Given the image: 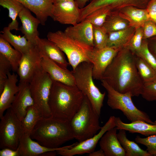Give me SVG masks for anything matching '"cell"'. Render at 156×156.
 <instances>
[{"label":"cell","instance_id":"obj_1","mask_svg":"<svg viewBox=\"0 0 156 156\" xmlns=\"http://www.w3.org/2000/svg\"><path fill=\"white\" fill-rule=\"evenodd\" d=\"M136 56L127 48L122 49L106 69L101 80L120 93L129 92L132 97L139 96L144 83L136 67Z\"/></svg>","mask_w":156,"mask_h":156},{"label":"cell","instance_id":"obj_2","mask_svg":"<svg viewBox=\"0 0 156 156\" xmlns=\"http://www.w3.org/2000/svg\"><path fill=\"white\" fill-rule=\"evenodd\" d=\"M84 96L76 85L53 80L48 101L51 116L70 122L80 108Z\"/></svg>","mask_w":156,"mask_h":156},{"label":"cell","instance_id":"obj_3","mask_svg":"<svg viewBox=\"0 0 156 156\" xmlns=\"http://www.w3.org/2000/svg\"><path fill=\"white\" fill-rule=\"evenodd\" d=\"M30 136L41 145L55 148L75 139L69 122L52 116L42 117L34 128Z\"/></svg>","mask_w":156,"mask_h":156},{"label":"cell","instance_id":"obj_4","mask_svg":"<svg viewBox=\"0 0 156 156\" xmlns=\"http://www.w3.org/2000/svg\"><path fill=\"white\" fill-rule=\"evenodd\" d=\"M99 116L84 96L80 108L70 122L75 139L80 142L95 135L101 127Z\"/></svg>","mask_w":156,"mask_h":156},{"label":"cell","instance_id":"obj_5","mask_svg":"<svg viewBox=\"0 0 156 156\" xmlns=\"http://www.w3.org/2000/svg\"><path fill=\"white\" fill-rule=\"evenodd\" d=\"M93 67L91 62H83L72 71L76 85L88 98L94 109L100 115L106 94L105 92L102 93L93 81Z\"/></svg>","mask_w":156,"mask_h":156},{"label":"cell","instance_id":"obj_6","mask_svg":"<svg viewBox=\"0 0 156 156\" xmlns=\"http://www.w3.org/2000/svg\"><path fill=\"white\" fill-rule=\"evenodd\" d=\"M47 37L55 43L66 55L73 70L82 62H90L89 55L93 47L70 38L64 31L60 30L49 32Z\"/></svg>","mask_w":156,"mask_h":156},{"label":"cell","instance_id":"obj_7","mask_svg":"<svg viewBox=\"0 0 156 156\" xmlns=\"http://www.w3.org/2000/svg\"><path fill=\"white\" fill-rule=\"evenodd\" d=\"M53 82L49 75L43 70L40 64L29 83L34 106L40 111L43 117L51 116L48 101Z\"/></svg>","mask_w":156,"mask_h":156},{"label":"cell","instance_id":"obj_8","mask_svg":"<svg viewBox=\"0 0 156 156\" xmlns=\"http://www.w3.org/2000/svg\"><path fill=\"white\" fill-rule=\"evenodd\" d=\"M101 81L102 85L107 92V104L112 109L121 111L131 122L141 120L150 124L154 123L146 113L139 110L135 105L130 93H120L115 90L104 80H101Z\"/></svg>","mask_w":156,"mask_h":156},{"label":"cell","instance_id":"obj_9","mask_svg":"<svg viewBox=\"0 0 156 156\" xmlns=\"http://www.w3.org/2000/svg\"><path fill=\"white\" fill-rule=\"evenodd\" d=\"M0 119V148L17 149L24 133L21 121L10 108Z\"/></svg>","mask_w":156,"mask_h":156},{"label":"cell","instance_id":"obj_10","mask_svg":"<svg viewBox=\"0 0 156 156\" xmlns=\"http://www.w3.org/2000/svg\"><path fill=\"white\" fill-rule=\"evenodd\" d=\"M115 118L111 116L99 132L94 136L84 141L64 146L56 151L57 154L63 156H73L86 153L88 154L95 150L96 145L103 135L108 130L116 127Z\"/></svg>","mask_w":156,"mask_h":156},{"label":"cell","instance_id":"obj_11","mask_svg":"<svg viewBox=\"0 0 156 156\" xmlns=\"http://www.w3.org/2000/svg\"><path fill=\"white\" fill-rule=\"evenodd\" d=\"M121 49L108 47L102 48L93 47L89 53V57L93 65L92 75L94 79H102L106 69Z\"/></svg>","mask_w":156,"mask_h":156},{"label":"cell","instance_id":"obj_12","mask_svg":"<svg viewBox=\"0 0 156 156\" xmlns=\"http://www.w3.org/2000/svg\"><path fill=\"white\" fill-rule=\"evenodd\" d=\"M42 54L37 45H34L23 54L17 73L20 83H29L37 68L40 64Z\"/></svg>","mask_w":156,"mask_h":156},{"label":"cell","instance_id":"obj_13","mask_svg":"<svg viewBox=\"0 0 156 156\" xmlns=\"http://www.w3.org/2000/svg\"><path fill=\"white\" fill-rule=\"evenodd\" d=\"M80 10L74 0L61 1L53 3L51 17L61 24L74 25L78 23Z\"/></svg>","mask_w":156,"mask_h":156},{"label":"cell","instance_id":"obj_14","mask_svg":"<svg viewBox=\"0 0 156 156\" xmlns=\"http://www.w3.org/2000/svg\"><path fill=\"white\" fill-rule=\"evenodd\" d=\"M40 65L53 80L69 85H76L72 71L62 68L46 55L42 54Z\"/></svg>","mask_w":156,"mask_h":156},{"label":"cell","instance_id":"obj_15","mask_svg":"<svg viewBox=\"0 0 156 156\" xmlns=\"http://www.w3.org/2000/svg\"><path fill=\"white\" fill-rule=\"evenodd\" d=\"M19 89L15 96L10 108L21 121L25 116L27 108L34 105L29 83H19Z\"/></svg>","mask_w":156,"mask_h":156},{"label":"cell","instance_id":"obj_16","mask_svg":"<svg viewBox=\"0 0 156 156\" xmlns=\"http://www.w3.org/2000/svg\"><path fill=\"white\" fill-rule=\"evenodd\" d=\"M18 16L22 23L19 30L30 43L36 45L37 39L39 37L38 28L40 24V21L36 17L33 16L30 11L25 7L21 11Z\"/></svg>","mask_w":156,"mask_h":156},{"label":"cell","instance_id":"obj_17","mask_svg":"<svg viewBox=\"0 0 156 156\" xmlns=\"http://www.w3.org/2000/svg\"><path fill=\"white\" fill-rule=\"evenodd\" d=\"M18 75L14 73L9 72L4 87L0 94V118L4 115V112L11 107L15 95L19 89L17 85Z\"/></svg>","mask_w":156,"mask_h":156},{"label":"cell","instance_id":"obj_18","mask_svg":"<svg viewBox=\"0 0 156 156\" xmlns=\"http://www.w3.org/2000/svg\"><path fill=\"white\" fill-rule=\"evenodd\" d=\"M36 45L42 54L46 55L62 68L68 69L69 64L66 61L64 53L54 42L48 38L39 37Z\"/></svg>","mask_w":156,"mask_h":156},{"label":"cell","instance_id":"obj_19","mask_svg":"<svg viewBox=\"0 0 156 156\" xmlns=\"http://www.w3.org/2000/svg\"><path fill=\"white\" fill-rule=\"evenodd\" d=\"M64 32L70 38L92 47H94L93 25L83 20L67 27Z\"/></svg>","mask_w":156,"mask_h":156},{"label":"cell","instance_id":"obj_20","mask_svg":"<svg viewBox=\"0 0 156 156\" xmlns=\"http://www.w3.org/2000/svg\"><path fill=\"white\" fill-rule=\"evenodd\" d=\"M114 127L107 131L100 140L99 145L105 156H126L125 152L117 137Z\"/></svg>","mask_w":156,"mask_h":156},{"label":"cell","instance_id":"obj_21","mask_svg":"<svg viewBox=\"0 0 156 156\" xmlns=\"http://www.w3.org/2000/svg\"><path fill=\"white\" fill-rule=\"evenodd\" d=\"M64 146L51 148L44 146L34 141L30 135L24 133L18 147L20 156H43L45 153L60 150Z\"/></svg>","mask_w":156,"mask_h":156},{"label":"cell","instance_id":"obj_22","mask_svg":"<svg viewBox=\"0 0 156 156\" xmlns=\"http://www.w3.org/2000/svg\"><path fill=\"white\" fill-rule=\"evenodd\" d=\"M36 15L40 24L44 25L51 17L53 5L52 0H16Z\"/></svg>","mask_w":156,"mask_h":156},{"label":"cell","instance_id":"obj_23","mask_svg":"<svg viewBox=\"0 0 156 156\" xmlns=\"http://www.w3.org/2000/svg\"><path fill=\"white\" fill-rule=\"evenodd\" d=\"M150 124L141 120L129 123L123 122L119 117H115L116 127L118 129H123L131 133H138L146 136L156 135V120Z\"/></svg>","mask_w":156,"mask_h":156},{"label":"cell","instance_id":"obj_24","mask_svg":"<svg viewBox=\"0 0 156 156\" xmlns=\"http://www.w3.org/2000/svg\"><path fill=\"white\" fill-rule=\"evenodd\" d=\"M117 11L120 16L129 22L131 26L135 28L142 27L146 22L151 20L146 8L127 6Z\"/></svg>","mask_w":156,"mask_h":156},{"label":"cell","instance_id":"obj_25","mask_svg":"<svg viewBox=\"0 0 156 156\" xmlns=\"http://www.w3.org/2000/svg\"><path fill=\"white\" fill-rule=\"evenodd\" d=\"M151 0H95L96 6L98 8L108 7L112 11H118L127 6H132L146 9Z\"/></svg>","mask_w":156,"mask_h":156},{"label":"cell","instance_id":"obj_26","mask_svg":"<svg viewBox=\"0 0 156 156\" xmlns=\"http://www.w3.org/2000/svg\"><path fill=\"white\" fill-rule=\"evenodd\" d=\"M135 29L130 26L125 29L108 33L107 47L122 49L134 34Z\"/></svg>","mask_w":156,"mask_h":156},{"label":"cell","instance_id":"obj_27","mask_svg":"<svg viewBox=\"0 0 156 156\" xmlns=\"http://www.w3.org/2000/svg\"><path fill=\"white\" fill-rule=\"evenodd\" d=\"M7 27H5L0 36L6 40L14 49L22 54L29 51L34 45L30 43L24 36H17L13 34Z\"/></svg>","mask_w":156,"mask_h":156},{"label":"cell","instance_id":"obj_28","mask_svg":"<svg viewBox=\"0 0 156 156\" xmlns=\"http://www.w3.org/2000/svg\"><path fill=\"white\" fill-rule=\"evenodd\" d=\"M126 130L119 129L117 133L118 138L126 153V156H151L146 150L140 148L135 142L127 138Z\"/></svg>","mask_w":156,"mask_h":156},{"label":"cell","instance_id":"obj_29","mask_svg":"<svg viewBox=\"0 0 156 156\" xmlns=\"http://www.w3.org/2000/svg\"><path fill=\"white\" fill-rule=\"evenodd\" d=\"M0 53L4 56L10 62L12 70L17 72L23 54L13 48L11 45L0 36Z\"/></svg>","mask_w":156,"mask_h":156},{"label":"cell","instance_id":"obj_30","mask_svg":"<svg viewBox=\"0 0 156 156\" xmlns=\"http://www.w3.org/2000/svg\"><path fill=\"white\" fill-rule=\"evenodd\" d=\"M0 5L8 10L9 17L12 20L8 25V27L10 30H19L18 23L16 18L24 6L16 0H0Z\"/></svg>","mask_w":156,"mask_h":156},{"label":"cell","instance_id":"obj_31","mask_svg":"<svg viewBox=\"0 0 156 156\" xmlns=\"http://www.w3.org/2000/svg\"><path fill=\"white\" fill-rule=\"evenodd\" d=\"M131 26L129 22L117 11H111L102 27L107 33L123 30Z\"/></svg>","mask_w":156,"mask_h":156},{"label":"cell","instance_id":"obj_32","mask_svg":"<svg viewBox=\"0 0 156 156\" xmlns=\"http://www.w3.org/2000/svg\"><path fill=\"white\" fill-rule=\"evenodd\" d=\"M42 117L40 111L34 105L29 107L25 116L21 120L24 133L30 135L36 125Z\"/></svg>","mask_w":156,"mask_h":156},{"label":"cell","instance_id":"obj_33","mask_svg":"<svg viewBox=\"0 0 156 156\" xmlns=\"http://www.w3.org/2000/svg\"><path fill=\"white\" fill-rule=\"evenodd\" d=\"M135 63L138 73L144 83L156 79V73L144 59L136 55Z\"/></svg>","mask_w":156,"mask_h":156},{"label":"cell","instance_id":"obj_34","mask_svg":"<svg viewBox=\"0 0 156 156\" xmlns=\"http://www.w3.org/2000/svg\"><path fill=\"white\" fill-rule=\"evenodd\" d=\"M111 11L108 7H102L93 12L87 16L83 20L90 23L93 25L101 27Z\"/></svg>","mask_w":156,"mask_h":156},{"label":"cell","instance_id":"obj_35","mask_svg":"<svg viewBox=\"0 0 156 156\" xmlns=\"http://www.w3.org/2000/svg\"><path fill=\"white\" fill-rule=\"evenodd\" d=\"M135 54L144 59L156 73V60L149 49L147 39H143L140 49Z\"/></svg>","mask_w":156,"mask_h":156},{"label":"cell","instance_id":"obj_36","mask_svg":"<svg viewBox=\"0 0 156 156\" xmlns=\"http://www.w3.org/2000/svg\"><path fill=\"white\" fill-rule=\"evenodd\" d=\"M93 30L94 47L98 48L106 47L108 33L102 27L93 25Z\"/></svg>","mask_w":156,"mask_h":156},{"label":"cell","instance_id":"obj_37","mask_svg":"<svg viewBox=\"0 0 156 156\" xmlns=\"http://www.w3.org/2000/svg\"><path fill=\"white\" fill-rule=\"evenodd\" d=\"M135 29L134 34L124 47L129 49L134 54L140 49L143 40V32L142 27H138Z\"/></svg>","mask_w":156,"mask_h":156},{"label":"cell","instance_id":"obj_38","mask_svg":"<svg viewBox=\"0 0 156 156\" xmlns=\"http://www.w3.org/2000/svg\"><path fill=\"white\" fill-rule=\"evenodd\" d=\"M11 69V66L9 61L0 53V94L3 90L8 74Z\"/></svg>","mask_w":156,"mask_h":156},{"label":"cell","instance_id":"obj_39","mask_svg":"<svg viewBox=\"0 0 156 156\" xmlns=\"http://www.w3.org/2000/svg\"><path fill=\"white\" fill-rule=\"evenodd\" d=\"M136 142L143 145L146 148V151L151 156H156V135L142 138L137 136L135 139Z\"/></svg>","mask_w":156,"mask_h":156},{"label":"cell","instance_id":"obj_40","mask_svg":"<svg viewBox=\"0 0 156 156\" xmlns=\"http://www.w3.org/2000/svg\"><path fill=\"white\" fill-rule=\"evenodd\" d=\"M141 95L143 98L147 101H156V79L144 83Z\"/></svg>","mask_w":156,"mask_h":156},{"label":"cell","instance_id":"obj_41","mask_svg":"<svg viewBox=\"0 0 156 156\" xmlns=\"http://www.w3.org/2000/svg\"><path fill=\"white\" fill-rule=\"evenodd\" d=\"M143 32V39H147L156 36V24L150 20L146 22L142 27Z\"/></svg>","mask_w":156,"mask_h":156},{"label":"cell","instance_id":"obj_42","mask_svg":"<svg viewBox=\"0 0 156 156\" xmlns=\"http://www.w3.org/2000/svg\"><path fill=\"white\" fill-rule=\"evenodd\" d=\"M146 9L151 20L156 24V0H151Z\"/></svg>","mask_w":156,"mask_h":156},{"label":"cell","instance_id":"obj_43","mask_svg":"<svg viewBox=\"0 0 156 156\" xmlns=\"http://www.w3.org/2000/svg\"><path fill=\"white\" fill-rule=\"evenodd\" d=\"M0 156H20L18 148L16 150L9 148L2 149L0 151Z\"/></svg>","mask_w":156,"mask_h":156},{"label":"cell","instance_id":"obj_44","mask_svg":"<svg viewBox=\"0 0 156 156\" xmlns=\"http://www.w3.org/2000/svg\"><path fill=\"white\" fill-rule=\"evenodd\" d=\"M147 41L149 49L156 60V36Z\"/></svg>","mask_w":156,"mask_h":156},{"label":"cell","instance_id":"obj_45","mask_svg":"<svg viewBox=\"0 0 156 156\" xmlns=\"http://www.w3.org/2000/svg\"><path fill=\"white\" fill-rule=\"evenodd\" d=\"M88 155L89 156H105L103 151L101 149L97 151H93L88 154Z\"/></svg>","mask_w":156,"mask_h":156},{"label":"cell","instance_id":"obj_46","mask_svg":"<svg viewBox=\"0 0 156 156\" xmlns=\"http://www.w3.org/2000/svg\"><path fill=\"white\" fill-rule=\"evenodd\" d=\"M90 0H74L77 5L80 9L85 6L86 3Z\"/></svg>","mask_w":156,"mask_h":156},{"label":"cell","instance_id":"obj_47","mask_svg":"<svg viewBox=\"0 0 156 156\" xmlns=\"http://www.w3.org/2000/svg\"><path fill=\"white\" fill-rule=\"evenodd\" d=\"M74 0H52L53 3L63 1H74Z\"/></svg>","mask_w":156,"mask_h":156}]
</instances>
